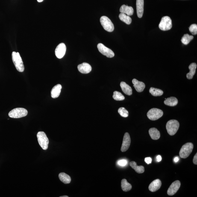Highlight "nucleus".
Returning a JSON list of instances; mask_svg holds the SVG:
<instances>
[{"label":"nucleus","instance_id":"obj_1","mask_svg":"<svg viewBox=\"0 0 197 197\" xmlns=\"http://www.w3.org/2000/svg\"><path fill=\"white\" fill-rule=\"evenodd\" d=\"M12 58L15 67L17 71L19 72H23L25 68L23 62L19 53L13 51L12 54Z\"/></svg>","mask_w":197,"mask_h":197},{"label":"nucleus","instance_id":"obj_2","mask_svg":"<svg viewBox=\"0 0 197 197\" xmlns=\"http://www.w3.org/2000/svg\"><path fill=\"white\" fill-rule=\"evenodd\" d=\"M179 123L176 120H171L166 124V128L170 135L173 136L177 133L179 128Z\"/></svg>","mask_w":197,"mask_h":197},{"label":"nucleus","instance_id":"obj_3","mask_svg":"<svg viewBox=\"0 0 197 197\" xmlns=\"http://www.w3.org/2000/svg\"><path fill=\"white\" fill-rule=\"evenodd\" d=\"M193 148V145L192 143H187L183 145L180 149L179 155L183 158H187L191 153Z\"/></svg>","mask_w":197,"mask_h":197},{"label":"nucleus","instance_id":"obj_4","mask_svg":"<svg viewBox=\"0 0 197 197\" xmlns=\"http://www.w3.org/2000/svg\"><path fill=\"white\" fill-rule=\"evenodd\" d=\"M37 137L39 145L42 149H47L49 141L45 133L43 131H39L37 133Z\"/></svg>","mask_w":197,"mask_h":197},{"label":"nucleus","instance_id":"obj_5","mask_svg":"<svg viewBox=\"0 0 197 197\" xmlns=\"http://www.w3.org/2000/svg\"><path fill=\"white\" fill-rule=\"evenodd\" d=\"M26 109L23 108H17L13 109L9 113V117L13 118H19L25 117L28 114Z\"/></svg>","mask_w":197,"mask_h":197},{"label":"nucleus","instance_id":"obj_6","mask_svg":"<svg viewBox=\"0 0 197 197\" xmlns=\"http://www.w3.org/2000/svg\"><path fill=\"white\" fill-rule=\"evenodd\" d=\"M100 22L103 28L106 31L112 32L114 29V25L111 20L106 16H101L100 19Z\"/></svg>","mask_w":197,"mask_h":197},{"label":"nucleus","instance_id":"obj_7","mask_svg":"<svg viewBox=\"0 0 197 197\" xmlns=\"http://www.w3.org/2000/svg\"><path fill=\"white\" fill-rule=\"evenodd\" d=\"M172 21L171 18L168 16H163L159 25V28L163 31H167L172 28Z\"/></svg>","mask_w":197,"mask_h":197},{"label":"nucleus","instance_id":"obj_8","mask_svg":"<svg viewBox=\"0 0 197 197\" xmlns=\"http://www.w3.org/2000/svg\"><path fill=\"white\" fill-rule=\"evenodd\" d=\"M163 115V111L157 108H153L148 111L147 116L148 119L152 121H156L161 118Z\"/></svg>","mask_w":197,"mask_h":197},{"label":"nucleus","instance_id":"obj_9","mask_svg":"<svg viewBox=\"0 0 197 197\" xmlns=\"http://www.w3.org/2000/svg\"><path fill=\"white\" fill-rule=\"evenodd\" d=\"M97 47L100 53L108 58H112L114 56L115 54L113 51L111 49L107 48L103 44H98L97 45Z\"/></svg>","mask_w":197,"mask_h":197},{"label":"nucleus","instance_id":"obj_10","mask_svg":"<svg viewBox=\"0 0 197 197\" xmlns=\"http://www.w3.org/2000/svg\"><path fill=\"white\" fill-rule=\"evenodd\" d=\"M66 51V46L64 43H62L57 46L55 50V54L57 58L61 59L64 56Z\"/></svg>","mask_w":197,"mask_h":197},{"label":"nucleus","instance_id":"obj_11","mask_svg":"<svg viewBox=\"0 0 197 197\" xmlns=\"http://www.w3.org/2000/svg\"><path fill=\"white\" fill-rule=\"evenodd\" d=\"M130 143H131V139L130 135L128 133H125L123 141L121 151L123 152L126 151L129 148Z\"/></svg>","mask_w":197,"mask_h":197},{"label":"nucleus","instance_id":"obj_12","mask_svg":"<svg viewBox=\"0 0 197 197\" xmlns=\"http://www.w3.org/2000/svg\"><path fill=\"white\" fill-rule=\"evenodd\" d=\"M181 183L178 180H176L170 186L167 191L168 194L172 196L176 193L180 188Z\"/></svg>","mask_w":197,"mask_h":197},{"label":"nucleus","instance_id":"obj_13","mask_svg":"<svg viewBox=\"0 0 197 197\" xmlns=\"http://www.w3.org/2000/svg\"><path fill=\"white\" fill-rule=\"evenodd\" d=\"M78 69L80 72L83 74H87L91 72L92 67L89 64L84 63L78 65Z\"/></svg>","mask_w":197,"mask_h":197},{"label":"nucleus","instance_id":"obj_14","mask_svg":"<svg viewBox=\"0 0 197 197\" xmlns=\"http://www.w3.org/2000/svg\"><path fill=\"white\" fill-rule=\"evenodd\" d=\"M161 184V180L157 179L154 180L148 186V189L152 192L156 191L160 188Z\"/></svg>","mask_w":197,"mask_h":197},{"label":"nucleus","instance_id":"obj_15","mask_svg":"<svg viewBox=\"0 0 197 197\" xmlns=\"http://www.w3.org/2000/svg\"><path fill=\"white\" fill-rule=\"evenodd\" d=\"M136 7L138 17L142 18L143 13L144 0H137Z\"/></svg>","mask_w":197,"mask_h":197},{"label":"nucleus","instance_id":"obj_16","mask_svg":"<svg viewBox=\"0 0 197 197\" xmlns=\"http://www.w3.org/2000/svg\"><path fill=\"white\" fill-rule=\"evenodd\" d=\"M132 83L134 87L138 92H141L143 91L145 87V83L142 82L138 81L136 79H133Z\"/></svg>","mask_w":197,"mask_h":197},{"label":"nucleus","instance_id":"obj_17","mask_svg":"<svg viewBox=\"0 0 197 197\" xmlns=\"http://www.w3.org/2000/svg\"><path fill=\"white\" fill-rule=\"evenodd\" d=\"M120 12L123 13L128 16H132L134 13V9L132 7L128 6L123 5L120 9Z\"/></svg>","mask_w":197,"mask_h":197},{"label":"nucleus","instance_id":"obj_18","mask_svg":"<svg viewBox=\"0 0 197 197\" xmlns=\"http://www.w3.org/2000/svg\"><path fill=\"white\" fill-rule=\"evenodd\" d=\"M61 89L62 86L60 84H58L54 86L51 90V97L53 98H58L60 95Z\"/></svg>","mask_w":197,"mask_h":197},{"label":"nucleus","instance_id":"obj_19","mask_svg":"<svg viewBox=\"0 0 197 197\" xmlns=\"http://www.w3.org/2000/svg\"><path fill=\"white\" fill-rule=\"evenodd\" d=\"M120 86L123 92L129 96L132 94V89L125 82H121Z\"/></svg>","mask_w":197,"mask_h":197},{"label":"nucleus","instance_id":"obj_20","mask_svg":"<svg viewBox=\"0 0 197 197\" xmlns=\"http://www.w3.org/2000/svg\"><path fill=\"white\" fill-rule=\"evenodd\" d=\"M197 68V64L195 63H192L189 65V69L190 71L187 74L186 76L188 79H191L193 78V76L195 75L196 72V70Z\"/></svg>","mask_w":197,"mask_h":197},{"label":"nucleus","instance_id":"obj_21","mask_svg":"<svg viewBox=\"0 0 197 197\" xmlns=\"http://www.w3.org/2000/svg\"><path fill=\"white\" fill-rule=\"evenodd\" d=\"M148 133L151 139L153 140H157L160 138V131L155 128H150Z\"/></svg>","mask_w":197,"mask_h":197},{"label":"nucleus","instance_id":"obj_22","mask_svg":"<svg viewBox=\"0 0 197 197\" xmlns=\"http://www.w3.org/2000/svg\"><path fill=\"white\" fill-rule=\"evenodd\" d=\"M130 166L131 167L134 169L136 172L138 173H143L145 171V168L142 166H138L137 163L135 161H131L130 162Z\"/></svg>","mask_w":197,"mask_h":197},{"label":"nucleus","instance_id":"obj_23","mask_svg":"<svg viewBox=\"0 0 197 197\" xmlns=\"http://www.w3.org/2000/svg\"><path fill=\"white\" fill-rule=\"evenodd\" d=\"M178 101L176 98L174 97H171L166 98L164 101V103L166 105L169 106H175L178 104Z\"/></svg>","mask_w":197,"mask_h":197},{"label":"nucleus","instance_id":"obj_24","mask_svg":"<svg viewBox=\"0 0 197 197\" xmlns=\"http://www.w3.org/2000/svg\"><path fill=\"white\" fill-rule=\"evenodd\" d=\"M59 176L61 181L64 184H68L70 183L71 180V177L65 173H61L59 174Z\"/></svg>","mask_w":197,"mask_h":197},{"label":"nucleus","instance_id":"obj_25","mask_svg":"<svg viewBox=\"0 0 197 197\" xmlns=\"http://www.w3.org/2000/svg\"><path fill=\"white\" fill-rule=\"evenodd\" d=\"M121 188L123 191L128 192L131 190L132 186L127 181L126 179H123L121 181Z\"/></svg>","mask_w":197,"mask_h":197},{"label":"nucleus","instance_id":"obj_26","mask_svg":"<svg viewBox=\"0 0 197 197\" xmlns=\"http://www.w3.org/2000/svg\"><path fill=\"white\" fill-rule=\"evenodd\" d=\"M120 19L128 25H130L132 22V19L129 16L123 13H121L119 16Z\"/></svg>","mask_w":197,"mask_h":197},{"label":"nucleus","instance_id":"obj_27","mask_svg":"<svg viewBox=\"0 0 197 197\" xmlns=\"http://www.w3.org/2000/svg\"><path fill=\"white\" fill-rule=\"evenodd\" d=\"M150 93L154 96H161L163 95V91L160 89L151 87L149 89Z\"/></svg>","mask_w":197,"mask_h":197},{"label":"nucleus","instance_id":"obj_28","mask_svg":"<svg viewBox=\"0 0 197 197\" xmlns=\"http://www.w3.org/2000/svg\"><path fill=\"white\" fill-rule=\"evenodd\" d=\"M193 39L192 36L189 35L187 34H184L181 39V41L184 45H187Z\"/></svg>","mask_w":197,"mask_h":197},{"label":"nucleus","instance_id":"obj_29","mask_svg":"<svg viewBox=\"0 0 197 197\" xmlns=\"http://www.w3.org/2000/svg\"><path fill=\"white\" fill-rule=\"evenodd\" d=\"M113 99L117 101H122L125 99V97L122 94L117 91H115L113 92Z\"/></svg>","mask_w":197,"mask_h":197},{"label":"nucleus","instance_id":"obj_30","mask_svg":"<svg viewBox=\"0 0 197 197\" xmlns=\"http://www.w3.org/2000/svg\"><path fill=\"white\" fill-rule=\"evenodd\" d=\"M118 113L122 117L126 118L128 116V112L124 107H121L118 110Z\"/></svg>","mask_w":197,"mask_h":197},{"label":"nucleus","instance_id":"obj_31","mask_svg":"<svg viewBox=\"0 0 197 197\" xmlns=\"http://www.w3.org/2000/svg\"><path fill=\"white\" fill-rule=\"evenodd\" d=\"M189 31L193 35H196L197 34V25L196 24H193L191 25L189 28Z\"/></svg>","mask_w":197,"mask_h":197},{"label":"nucleus","instance_id":"obj_32","mask_svg":"<svg viewBox=\"0 0 197 197\" xmlns=\"http://www.w3.org/2000/svg\"><path fill=\"white\" fill-rule=\"evenodd\" d=\"M128 162L126 160H122L119 161L118 162V164L120 166H125L127 164Z\"/></svg>","mask_w":197,"mask_h":197},{"label":"nucleus","instance_id":"obj_33","mask_svg":"<svg viewBox=\"0 0 197 197\" xmlns=\"http://www.w3.org/2000/svg\"><path fill=\"white\" fill-rule=\"evenodd\" d=\"M145 162L147 163L148 164H149L151 163L152 162V159L151 157H146L145 159Z\"/></svg>","mask_w":197,"mask_h":197},{"label":"nucleus","instance_id":"obj_34","mask_svg":"<svg viewBox=\"0 0 197 197\" xmlns=\"http://www.w3.org/2000/svg\"><path fill=\"white\" fill-rule=\"evenodd\" d=\"M193 163L195 165L197 164V153H196V154L194 156V157H193Z\"/></svg>","mask_w":197,"mask_h":197},{"label":"nucleus","instance_id":"obj_35","mask_svg":"<svg viewBox=\"0 0 197 197\" xmlns=\"http://www.w3.org/2000/svg\"><path fill=\"white\" fill-rule=\"evenodd\" d=\"M158 162H160L162 160V158L161 156L160 155L158 156L156 158Z\"/></svg>","mask_w":197,"mask_h":197},{"label":"nucleus","instance_id":"obj_36","mask_svg":"<svg viewBox=\"0 0 197 197\" xmlns=\"http://www.w3.org/2000/svg\"><path fill=\"white\" fill-rule=\"evenodd\" d=\"M174 161L176 162V163H177V162H178L179 160V158L178 157H175V158H174Z\"/></svg>","mask_w":197,"mask_h":197},{"label":"nucleus","instance_id":"obj_37","mask_svg":"<svg viewBox=\"0 0 197 197\" xmlns=\"http://www.w3.org/2000/svg\"><path fill=\"white\" fill-rule=\"evenodd\" d=\"M38 2L40 3V2H42V1H43L44 0H37Z\"/></svg>","mask_w":197,"mask_h":197},{"label":"nucleus","instance_id":"obj_38","mask_svg":"<svg viewBox=\"0 0 197 197\" xmlns=\"http://www.w3.org/2000/svg\"><path fill=\"white\" fill-rule=\"evenodd\" d=\"M60 197H69V196H60Z\"/></svg>","mask_w":197,"mask_h":197}]
</instances>
